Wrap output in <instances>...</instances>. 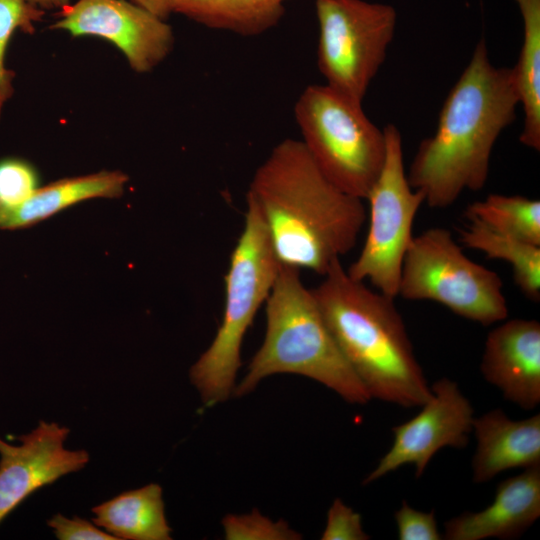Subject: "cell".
I'll return each instance as SVG.
<instances>
[{"mask_svg":"<svg viewBox=\"0 0 540 540\" xmlns=\"http://www.w3.org/2000/svg\"><path fill=\"white\" fill-rule=\"evenodd\" d=\"M259 210L281 265L324 275L357 244L363 199L340 190L301 140L279 142L256 169L246 195Z\"/></svg>","mask_w":540,"mask_h":540,"instance_id":"cell-1","label":"cell"},{"mask_svg":"<svg viewBox=\"0 0 540 540\" xmlns=\"http://www.w3.org/2000/svg\"><path fill=\"white\" fill-rule=\"evenodd\" d=\"M520 105L514 72L495 67L481 39L446 97L434 134L421 141L407 178L431 208L445 209L488 179L493 147Z\"/></svg>","mask_w":540,"mask_h":540,"instance_id":"cell-2","label":"cell"},{"mask_svg":"<svg viewBox=\"0 0 540 540\" xmlns=\"http://www.w3.org/2000/svg\"><path fill=\"white\" fill-rule=\"evenodd\" d=\"M343 356L372 398L420 407L431 389L394 298L351 278L341 261L312 288Z\"/></svg>","mask_w":540,"mask_h":540,"instance_id":"cell-3","label":"cell"},{"mask_svg":"<svg viewBox=\"0 0 540 540\" xmlns=\"http://www.w3.org/2000/svg\"><path fill=\"white\" fill-rule=\"evenodd\" d=\"M265 305V337L247 373L235 385V397L249 394L268 376L292 373L325 385L349 403L371 400L339 349L312 289L302 282L299 269L280 264Z\"/></svg>","mask_w":540,"mask_h":540,"instance_id":"cell-4","label":"cell"},{"mask_svg":"<svg viewBox=\"0 0 540 540\" xmlns=\"http://www.w3.org/2000/svg\"><path fill=\"white\" fill-rule=\"evenodd\" d=\"M279 268L263 218L246 197L243 229L225 275L222 322L189 372L205 406H214L233 394L244 336L265 303Z\"/></svg>","mask_w":540,"mask_h":540,"instance_id":"cell-5","label":"cell"},{"mask_svg":"<svg viewBox=\"0 0 540 540\" xmlns=\"http://www.w3.org/2000/svg\"><path fill=\"white\" fill-rule=\"evenodd\" d=\"M294 115L301 141L323 175L365 200L384 165L386 139L362 102L327 84H312L300 94Z\"/></svg>","mask_w":540,"mask_h":540,"instance_id":"cell-6","label":"cell"},{"mask_svg":"<svg viewBox=\"0 0 540 540\" xmlns=\"http://www.w3.org/2000/svg\"><path fill=\"white\" fill-rule=\"evenodd\" d=\"M501 277L468 258L450 230L433 227L414 237L403 260L398 296L437 302L489 326L506 320Z\"/></svg>","mask_w":540,"mask_h":540,"instance_id":"cell-7","label":"cell"},{"mask_svg":"<svg viewBox=\"0 0 540 540\" xmlns=\"http://www.w3.org/2000/svg\"><path fill=\"white\" fill-rule=\"evenodd\" d=\"M383 131L384 165L366 198L368 232L358 257L346 271L351 278L367 280L377 291L395 298L403 260L414 238V219L425 197L409 184L400 131L394 124Z\"/></svg>","mask_w":540,"mask_h":540,"instance_id":"cell-8","label":"cell"},{"mask_svg":"<svg viewBox=\"0 0 540 540\" xmlns=\"http://www.w3.org/2000/svg\"><path fill=\"white\" fill-rule=\"evenodd\" d=\"M315 8L318 69L328 86L362 102L394 37L396 11L364 0H315Z\"/></svg>","mask_w":540,"mask_h":540,"instance_id":"cell-9","label":"cell"},{"mask_svg":"<svg viewBox=\"0 0 540 540\" xmlns=\"http://www.w3.org/2000/svg\"><path fill=\"white\" fill-rule=\"evenodd\" d=\"M51 27L67 31L73 37L91 36L109 41L138 73L157 67L174 44L166 20L129 0H78L61 8Z\"/></svg>","mask_w":540,"mask_h":540,"instance_id":"cell-10","label":"cell"},{"mask_svg":"<svg viewBox=\"0 0 540 540\" xmlns=\"http://www.w3.org/2000/svg\"><path fill=\"white\" fill-rule=\"evenodd\" d=\"M431 396L412 419L394 426L391 448L364 479L370 484L398 468L412 464L415 477L423 475L442 448H465L473 429L474 410L458 384L441 378L430 387Z\"/></svg>","mask_w":540,"mask_h":540,"instance_id":"cell-11","label":"cell"},{"mask_svg":"<svg viewBox=\"0 0 540 540\" xmlns=\"http://www.w3.org/2000/svg\"><path fill=\"white\" fill-rule=\"evenodd\" d=\"M68 434L65 426L41 421L19 446L0 439V523L34 491L85 467L88 452L66 449Z\"/></svg>","mask_w":540,"mask_h":540,"instance_id":"cell-12","label":"cell"},{"mask_svg":"<svg viewBox=\"0 0 540 540\" xmlns=\"http://www.w3.org/2000/svg\"><path fill=\"white\" fill-rule=\"evenodd\" d=\"M480 370L507 401L534 409L540 403V323L517 318L492 329Z\"/></svg>","mask_w":540,"mask_h":540,"instance_id":"cell-13","label":"cell"},{"mask_svg":"<svg viewBox=\"0 0 540 540\" xmlns=\"http://www.w3.org/2000/svg\"><path fill=\"white\" fill-rule=\"evenodd\" d=\"M540 516V465L501 481L484 510L463 512L444 524L448 540L513 539Z\"/></svg>","mask_w":540,"mask_h":540,"instance_id":"cell-14","label":"cell"},{"mask_svg":"<svg viewBox=\"0 0 540 540\" xmlns=\"http://www.w3.org/2000/svg\"><path fill=\"white\" fill-rule=\"evenodd\" d=\"M472 480L485 483L512 468L540 465V415L511 420L501 409L474 418Z\"/></svg>","mask_w":540,"mask_h":540,"instance_id":"cell-15","label":"cell"},{"mask_svg":"<svg viewBox=\"0 0 540 540\" xmlns=\"http://www.w3.org/2000/svg\"><path fill=\"white\" fill-rule=\"evenodd\" d=\"M127 181V175L121 171L103 170L40 186L29 199L17 206L0 205V229L30 227L86 200L118 198L123 195Z\"/></svg>","mask_w":540,"mask_h":540,"instance_id":"cell-16","label":"cell"},{"mask_svg":"<svg viewBox=\"0 0 540 540\" xmlns=\"http://www.w3.org/2000/svg\"><path fill=\"white\" fill-rule=\"evenodd\" d=\"M93 523L118 540H171L162 488L151 483L123 492L92 508Z\"/></svg>","mask_w":540,"mask_h":540,"instance_id":"cell-17","label":"cell"},{"mask_svg":"<svg viewBox=\"0 0 540 540\" xmlns=\"http://www.w3.org/2000/svg\"><path fill=\"white\" fill-rule=\"evenodd\" d=\"M286 0H173V13L212 29L256 36L274 27Z\"/></svg>","mask_w":540,"mask_h":540,"instance_id":"cell-18","label":"cell"},{"mask_svg":"<svg viewBox=\"0 0 540 540\" xmlns=\"http://www.w3.org/2000/svg\"><path fill=\"white\" fill-rule=\"evenodd\" d=\"M523 20V41L514 77L524 112L522 145L540 150V0H515Z\"/></svg>","mask_w":540,"mask_h":540,"instance_id":"cell-19","label":"cell"},{"mask_svg":"<svg viewBox=\"0 0 540 540\" xmlns=\"http://www.w3.org/2000/svg\"><path fill=\"white\" fill-rule=\"evenodd\" d=\"M459 230L463 246L483 252L487 258L506 261L522 294L532 302L540 301V246L496 231L472 219Z\"/></svg>","mask_w":540,"mask_h":540,"instance_id":"cell-20","label":"cell"},{"mask_svg":"<svg viewBox=\"0 0 540 540\" xmlns=\"http://www.w3.org/2000/svg\"><path fill=\"white\" fill-rule=\"evenodd\" d=\"M466 219L479 221L501 233L540 246V201L520 195L490 194L469 204Z\"/></svg>","mask_w":540,"mask_h":540,"instance_id":"cell-21","label":"cell"},{"mask_svg":"<svg viewBox=\"0 0 540 540\" xmlns=\"http://www.w3.org/2000/svg\"><path fill=\"white\" fill-rule=\"evenodd\" d=\"M43 15L44 10L30 0H0V116L14 91V74L6 65L10 41L16 31L34 33L35 23L39 22Z\"/></svg>","mask_w":540,"mask_h":540,"instance_id":"cell-22","label":"cell"},{"mask_svg":"<svg viewBox=\"0 0 540 540\" xmlns=\"http://www.w3.org/2000/svg\"><path fill=\"white\" fill-rule=\"evenodd\" d=\"M227 540H298L302 535L284 520L272 521L254 509L249 514H228L222 520Z\"/></svg>","mask_w":540,"mask_h":540,"instance_id":"cell-23","label":"cell"},{"mask_svg":"<svg viewBox=\"0 0 540 540\" xmlns=\"http://www.w3.org/2000/svg\"><path fill=\"white\" fill-rule=\"evenodd\" d=\"M40 187L36 167L19 157L0 159V205L14 207L29 199Z\"/></svg>","mask_w":540,"mask_h":540,"instance_id":"cell-24","label":"cell"},{"mask_svg":"<svg viewBox=\"0 0 540 540\" xmlns=\"http://www.w3.org/2000/svg\"><path fill=\"white\" fill-rule=\"evenodd\" d=\"M400 540H441L435 511L423 512L413 509L403 501L394 514Z\"/></svg>","mask_w":540,"mask_h":540,"instance_id":"cell-25","label":"cell"},{"mask_svg":"<svg viewBox=\"0 0 540 540\" xmlns=\"http://www.w3.org/2000/svg\"><path fill=\"white\" fill-rule=\"evenodd\" d=\"M361 515L336 498L328 510L322 540H367Z\"/></svg>","mask_w":540,"mask_h":540,"instance_id":"cell-26","label":"cell"},{"mask_svg":"<svg viewBox=\"0 0 540 540\" xmlns=\"http://www.w3.org/2000/svg\"><path fill=\"white\" fill-rule=\"evenodd\" d=\"M54 534L60 540H118L108 532H104L91 522L74 516L69 519L56 514L47 521Z\"/></svg>","mask_w":540,"mask_h":540,"instance_id":"cell-27","label":"cell"},{"mask_svg":"<svg viewBox=\"0 0 540 540\" xmlns=\"http://www.w3.org/2000/svg\"><path fill=\"white\" fill-rule=\"evenodd\" d=\"M159 18L166 20L173 13V0H129Z\"/></svg>","mask_w":540,"mask_h":540,"instance_id":"cell-28","label":"cell"},{"mask_svg":"<svg viewBox=\"0 0 540 540\" xmlns=\"http://www.w3.org/2000/svg\"><path fill=\"white\" fill-rule=\"evenodd\" d=\"M30 2L41 9H61L70 4V0H30Z\"/></svg>","mask_w":540,"mask_h":540,"instance_id":"cell-29","label":"cell"}]
</instances>
